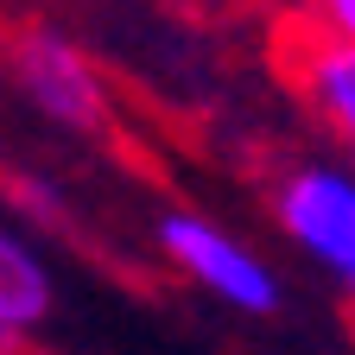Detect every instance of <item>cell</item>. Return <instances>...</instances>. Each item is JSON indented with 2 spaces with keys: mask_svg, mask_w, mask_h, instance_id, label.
<instances>
[{
  "mask_svg": "<svg viewBox=\"0 0 355 355\" xmlns=\"http://www.w3.org/2000/svg\"><path fill=\"white\" fill-rule=\"evenodd\" d=\"M273 222L343 298H355V165L349 159H292L273 178Z\"/></svg>",
  "mask_w": 355,
  "mask_h": 355,
  "instance_id": "cell-1",
  "label": "cell"
},
{
  "mask_svg": "<svg viewBox=\"0 0 355 355\" xmlns=\"http://www.w3.org/2000/svg\"><path fill=\"white\" fill-rule=\"evenodd\" d=\"M159 254L171 260V273H184L197 292L216 304L241 311V318H273L279 311V273L260 248H248L235 229L197 216V209H165L159 216Z\"/></svg>",
  "mask_w": 355,
  "mask_h": 355,
  "instance_id": "cell-2",
  "label": "cell"
},
{
  "mask_svg": "<svg viewBox=\"0 0 355 355\" xmlns=\"http://www.w3.org/2000/svg\"><path fill=\"white\" fill-rule=\"evenodd\" d=\"M13 83L19 96L51 121V127H70V133H96L108 121V83L96 70V58L83 51L76 38H64L58 26H26L13 38Z\"/></svg>",
  "mask_w": 355,
  "mask_h": 355,
  "instance_id": "cell-3",
  "label": "cell"
},
{
  "mask_svg": "<svg viewBox=\"0 0 355 355\" xmlns=\"http://www.w3.org/2000/svg\"><path fill=\"white\" fill-rule=\"evenodd\" d=\"M292 76H298V96H304L311 121H318L330 133V146L355 165V51L311 32L298 44V58H292Z\"/></svg>",
  "mask_w": 355,
  "mask_h": 355,
  "instance_id": "cell-4",
  "label": "cell"
},
{
  "mask_svg": "<svg viewBox=\"0 0 355 355\" xmlns=\"http://www.w3.org/2000/svg\"><path fill=\"white\" fill-rule=\"evenodd\" d=\"M51 304H58V279L44 266V254L26 235L0 229V349H13L32 330H44Z\"/></svg>",
  "mask_w": 355,
  "mask_h": 355,
  "instance_id": "cell-5",
  "label": "cell"
},
{
  "mask_svg": "<svg viewBox=\"0 0 355 355\" xmlns=\"http://www.w3.org/2000/svg\"><path fill=\"white\" fill-rule=\"evenodd\" d=\"M304 19H311L318 38L349 44V51H355V0H304Z\"/></svg>",
  "mask_w": 355,
  "mask_h": 355,
  "instance_id": "cell-6",
  "label": "cell"
}]
</instances>
